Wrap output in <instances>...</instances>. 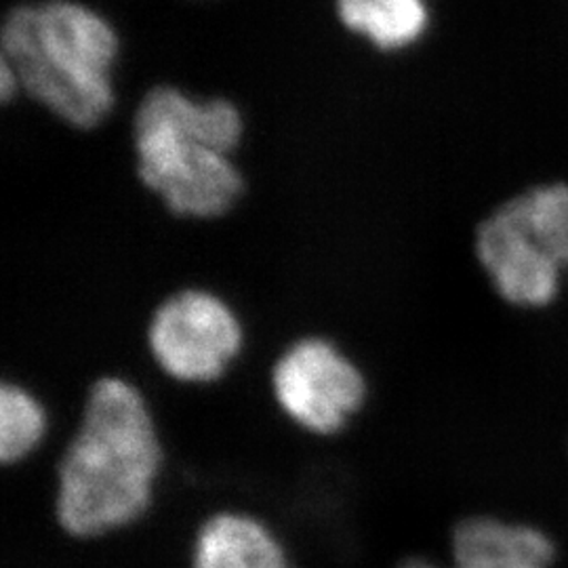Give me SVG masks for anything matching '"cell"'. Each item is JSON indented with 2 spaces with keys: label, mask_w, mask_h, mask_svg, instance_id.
Here are the masks:
<instances>
[{
  "label": "cell",
  "mask_w": 568,
  "mask_h": 568,
  "mask_svg": "<svg viewBox=\"0 0 568 568\" xmlns=\"http://www.w3.org/2000/svg\"><path fill=\"white\" fill-rule=\"evenodd\" d=\"M270 387L284 417L321 438L342 434L368 398L363 368L321 335L284 347L272 365Z\"/></svg>",
  "instance_id": "5"
},
{
  "label": "cell",
  "mask_w": 568,
  "mask_h": 568,
  "mask_svg": "<svg viewBox=\"0 0 568 568\" xmlns=\"http://www.w3.org/2000/svg\"><path fill=\"white\" fill-rule=\"evenodd\" d=\"M145 344L164 377L206 386L220 382L241 356L244 326L224 297L204 288H183L154 310Z\"/></svg>",
  "instance_id": "4"
},
{
  "label": "cell",
  "mask_w": 568,
  "mask_h": 568,
  "mask_svg": "<svg viewBox=\"0 0 568 568\" xmlns=\"http://www.w3.org/2000/svg\"><path fill=\"white\" fill-rule=\"evenodd\" d=\"M190 568H295L283 541L262 518L220 509L196 528Z\"/></svg>",
  "instance_id": "8"
},
{
  "label": "cell",
  "mask_w": 568,
  "mask_h": 568,
  "mask_svg": "<svg viewBox=\"0 0 568 568\" xmlns=\"http://www.w3.org/2000/svg\"><path fill=\"white\" fill-rule=\"evenodd\" d=\"M49 432V415L41 398L21 384L0 386V462L16 466L28 459Z\"/></svg>",
  "instance_id": "10"
},
{
  "label": "cell",
  "mask_w": 568,
  "mask_h": 568,
  "mask_svg": "<svg viewBox=\"0 0 568 568\" xmlns=\"http://www.w3.org/2000/svg\"><path fill=\"white\" fill-rule=\"evenodd\" d=\"M164 448L142 389L121 375L95 379L55 466L53 516L81 541L135 525L154 501Z\"/></svg>",
  "instance_id": "1"
},
{
  "label": "cell",
  "mask_w": 568,
  "mask_h": 568,
  "mask_svg": "<svg viewBox=\"0 0 568 568\" xmlns=\"http://www.w3.org/2000/svg\"><path fill=\"white\" fill-rule=\"evenodd\" d=\"M535 241L562 267H568V185L532 187L511 199Z\"/></svg>",
  "instance_id": "11"
},
{
  "label": "cell",
  "mask_w": 568,
  "mask_h": 568,
  "mask_svg": "<svg viewBox=\"0 0 568 568\" xmlns=\"http://www.w3.org/2000/svg\"><path fill=\"white\" fill-rule=\"evenodd\" d=\"M335 11L347 32L382 53H400L426 37L427 0H335Z\"/></svg>",
  "instance_id": "9"
},
{
  "label": "cell",
  "mask_w": 568,
  "mask_h": 568,
  "mask_svg": "<svg viewBox=\"0 0 568 568\" xmlns=\"http://www.w3.org/2000/svg\"><path fill=\"white\" fill-rule=\"evenodd\" d=\"M243 135L236 103L159 84L133 116L138 178L173 215L217 220L243 196L244 178L234 161Z\"/></svg>",
  "instance_id": "2"
},
{
  "label": "cell",
  "mask_w": 568,
  "mask_h": 568,
  "mask_svg": "<svg viewBox=\"0 0 568 568\" xmlns=\"http://www.w3.org/2000/svg\"><path fill=\"white\" fill-rule=\"evenodd\" d=\"M476 255L497 293L509 304L544 307L560 291L565 267L535 241L511 201L478 225Z\"/></svg>",
  "instance_id": "6"
},
{
  "label": "cell",
  "mask_w": 568,
  "mask_h": 568,
  "mask_svg": "<svg viewBox=\"0 0 568 568\" xmlns=\"http://www.w3.org/2000/svg\"><path fill=\"white\" fill-rule=\"evenodd\" d=\"M0 47L21 93L61 122L95 129L114 110L121 41L95 9L77 0L26 2L7 13Z\"/></svg>",
  "instance_id": "3"
},
{
  "label": "cell",
  "mask_w": 568,
  "mask_h": 568,
  "mask_svg": "<svg viewBox=\"0 0 568 568\" xmlns=\"http://www.w3.org/2000/svg\"><path fill=\"white\" fill-rule=\"evenodd\" d=\"M450 568H548L554 546L535 528L506 525L495 518H466L450 537ZM398 568H443L426 558H406Z\"/></svg>",
  "instance_id": "7"
}]
</instances>
